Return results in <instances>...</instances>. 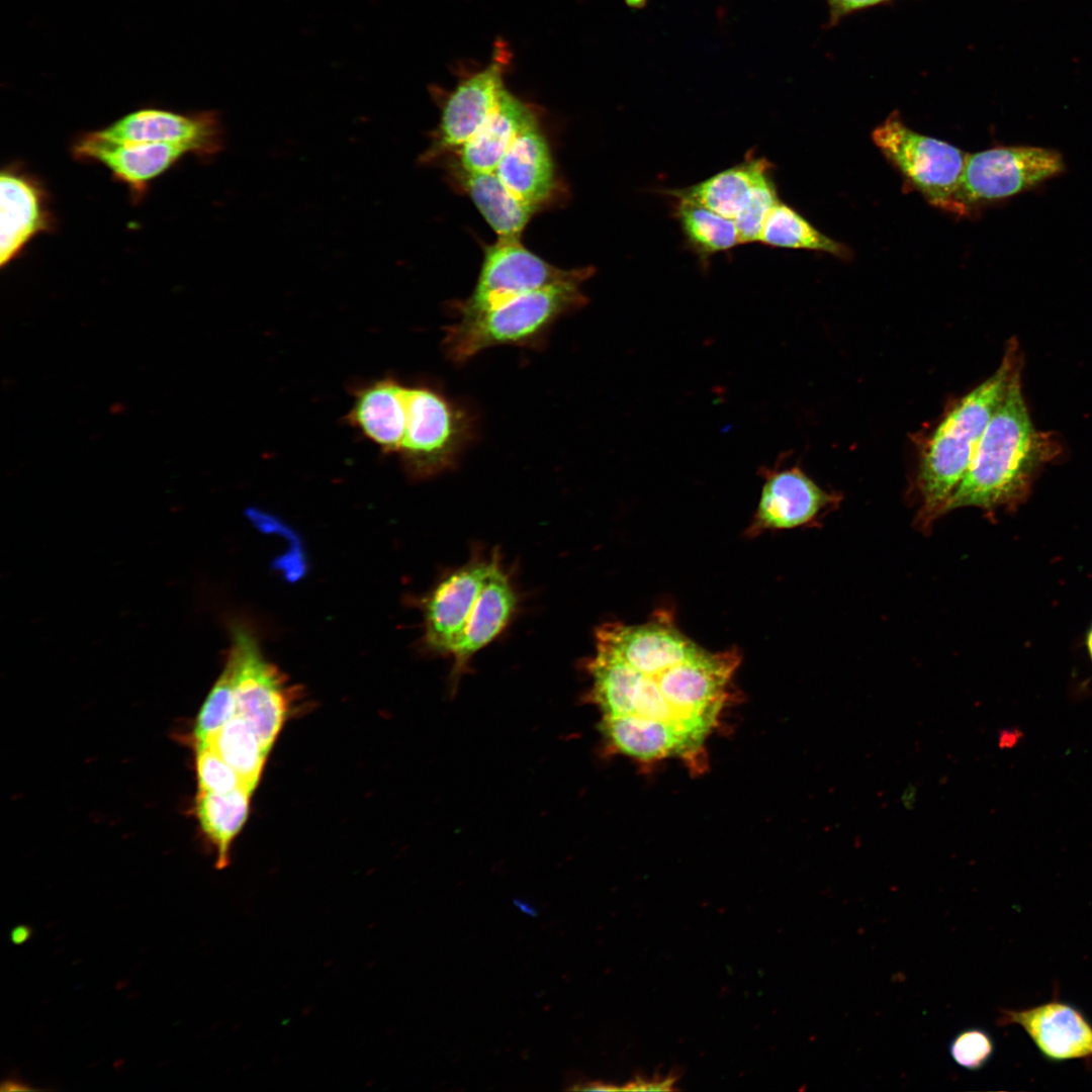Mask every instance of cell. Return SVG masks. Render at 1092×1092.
I'll return each mask as SVG.
<instances>
[{
  "label": "cell",
  "mask_w": 1092,
  "mask_h": 1092,
  "mask_svg": "<svg viewBox=\"0 0 1092 1092\" xmlns=\"http://www.w3.org/2000/svg\"><path fill=\"white\" fill-rule=\"evenodd\" d=\"M1049 433L1035 429L1022 392L1021 368L1012 376L945 513L966 507L987 512L1025 500L1036 474L1059 454Z\"/></svg>",
  "instance_id": "obj_1"
},
{
  "label": "cell",
  "mask_w": 1092,
  "mask_h": 1092,
  "mask_svg": "<svg viewBox=\"0 0 1092 1092\" xmlns=\"http://www.w3.org/2000/svg\"><path fill=\"white\" fill-rule=\"evenodd\" d=\"M1022 368L1016 340H1009L996 371L950 404L920 453L915 479L919 508L915 525L929 532L945 515L946 506L963 479L978 443L1014 373Z\"/></svg>",
  "instance_id": "obj_2"
},
{
  "label": "cell",
  "mask_w": 1092,
  "mask_h": 1092,
  "mask_svg": "<svg viewBox=\"0 0 1092 1092\" xmlns=\"http://www.w3.org/2000/svg\"><path fill=\"white\" fill-rule=\"evenodd\" d=\"M584 280L555 282L517 296L498 306L463 317L446 329L444 346L455 362L498 345H527L540 340L561 315L581 307Z\"/></svg>",
  "instance_id": "obj_3"
},
{
  "label": "cell",
  "mask_w": 1092,
  "mask_h": 1092,
  "mask_svg": "<svg viewBox=\"0 0 1092 1092\" xmlns=\"http://www.w3.org/2000/svg\"><path fill=\"white\" fill-rule=\"evenodd\" d=\"M1064 169L1058 152L1038 147H996L967 154L946 211L971 215L981 207L1035 187Z\"/></svg>",
  "instance_id": "obj_4"
},
{
  "label": "cell",
  "mask_w": 1092,
  "mask_h": 1092,
  "mask_svg": "<svg viewBox=\"0 0 1092 1092\" xmlns=\"http://www.w3.org/2000/svg\"><path fill=\"white\" fill-rule=\"evenodd\" d=\"M872 140L901 175L905 190L947 210L967 154L956 146L910 128L895 110L874 128Z\"/></svg>",
  "instance_id": "obj_5"
},
{
  "label": "cell",
  "mask_w": 1092,
  "mask_h": 1092,
  "mask_svg": "<svg viewBox=\"0 0 1092 1092\" xmlns=\"http://www.w3.org/2000/svg\"><path fill=\"white\" fill-rule=\"evenodd\" d=\"M225 668L236 699V714L256 731L269 751L289 711L292 691L283 673L263 655L254 634L242 627L233 630Z\"/></svg>",
  "instance_id": "obj_6"
},
{
  "label": "cell",
  "mask_w": 1092,
  "mask_h": 1092,
  "mask_svg": "<svg viewBox=\"0 0 1092 1092\" xmlns=\"http://www.w3.org/2000/svg\"><path fill=\"white\" fill-rule=\"evenodd\" d=\"M405 434L398 455L406 471L429 477L449 467L467 438L463 413L427 386H406Z\"/></svg>",
  "instance_id": "obj_7"
},
{
  "label": "cell",
  "mask_w": 1092,
  "mask_h": 1092,
  "mask_svg": "<svg viewBox=\"0 0 1092 1092\" xmlns=\"http://www.w3.org/2000/svg\"><path fill=\"white\" fill-rule=\"evenodd\" d=\"M589 267L560 269L525 248L520 238L498 239L486 248L484 260L470 296L459 305L460 318L498 306L542 286L566 280H585Z\"/></svg>",
  "instance_id": "obj_8"
},
{
  "label": "cell",
  "mask_w": 1092,
  "mask_h": 1092,
  "mask_svg": "<svg viewBox=\"0 0 1092 1092\" xmlns=\"http://www.w3.org/2000/svg\"><path fill=\"white\" fill-rule=\"evenodd\" d=\"M93 131L112 143L182 145L193 156L205 161L217 156L224 147L223 125L219 114L213 110L180 113L158 107H143Z\"/></svg>",
  "instance_id": "obj_9"
},
{
  "label": "cell",
  "mask_w": 1092,
  "mask_h": 1092,
  "mask_svg": "<svg viewBox=\"0 0 1092 1092\" xmlns=\"http://www.w3.org/2000/svg\"><path fill=\"white\" fill-rule=\"evenodd\" d=\"M842 496L819 486L801 468L765 469L760 498L747 534L814 526Z\"/></svg>",
  "instance_id": "obj_10"
},
{
  "label": "cell",
  "mask_w": 1092,
  "mask_h": 1092,
  "mask_svg": "<svg viewBox=\"0 0 1092 1092\" xmlns=\"http://www.w3.org/2000/svg\"><path fill=\"white\" fill-rule=\"evenodd\" d=\"M493 49L488 65L461 81L446 99L433 150L460 148L496 108L511 55L504 40Z\"/></svg>",
  "instance_id": "obj_11"
},
{
  "label": "cell",
  "mask_w": 1092,
  "mask_h": 1092,
  "mask_svg": "<svg viewBox=\"0 0 1092 1092\" xmlns=\"http://www.w3.org/2000/svg\"><path fill=\"white\" fill-rule=\"evenodd\" d=\"M0 200V266L3 268L35 237L53 232L56 218L44 185L18 163L2 168Z\"/></svg>",
  "instance_id": "obj_12"
},
{
  "label": "cell",
  "mask_w": 1092,
  "mask_h": 1092,
  "mask_svg": "<svg viewBox=\"0 0 1092 1092\" xmlns=\"http://www.w3.org/2000/svg\"><path fill=\"white\" fill-rule=\"evenodd\" d=\"M996 1023L1020 1026L1048 1061L1092 1064V1024L1067 1002L1054 999L1023 1009L1003 1008Z\"/></svg>",
  "instance_id": "obj_13"
},
{
  "label": "cell",
  "mask_w": 1092,
  "mask_h": 1092,
  "mask_svg": "<svg viewBox=\"0 0 1092 1092\" xmlns=\"http://www.w3.org/2000/svg\"><path fill=\"white\" fill-rule=\"evenodd\" d=\"M72 155L78 161L103 165L115 180L128 188L132 200L140 201L154 179L192 153L182 145L119 144L86 131L73 143Z\"/></svg>",
  "instance_id": "obj_14"
},
{
  "label": "cell",
  "mask_w": 1092,
  "mask_h": 1092,
  "mask_svg": "<svg viewBox=\"0 0 1092 1092\" xmlns=\"http://www.w3.org/2000/svg\"><path fill=\"white\" fill-rule=\"evenodd\" d=\"M490 559H474L442 579L423 603L424 642L437 653L453 649L483 586Z\"/></svg>",
  "instance_id": "obj_15"
},
{
  "label": "cell",
  "mask_w": 1092,
  "mask_h": 1092,
  "mask_svg": "<svg viewBox=\"0 0 1092 1092\" xmlns=\"http://www.w3.org/2000/svg\"><path fill=\"white\" fill-rule=\"evenodd\" d=\"M405 388L395 378L386 376L353 389L347 421L382 453L399 452L406 425Z\"/></svg>",
  "instance_id": "obj_16"
},
{
  "label": "cell",
  "mask_w": 1092,
  "mask_h": 1092,
  "mask_svg": "<svg viewBox=\"0 0 1092 1092\" xmlns=\"http://www.w3.org/2000/svg\"><path fill=\"white\" fill-rule=\"evenodd\" d=\"M516 606L517 595L510 577L499 558L492 556L483 586L450 653L455 673L462 671L470 658L505 629Z\"/></svg>",
  "instance_id": "obj_17"
},
{
  "label": "cell",
  "mask_w": 1092,
  "mask_h": 1092,
  "mask_svg": "<svg viewBox=\"0 0 1092 1092\" xmlns=\"http://www.w3.org/2000/svg\"><path fill=\"white\" fill-rule=\"evenodd\" d=\"M536 124L531 107L506 88L496 108L460 147L462 170L494 172L516 139Z\"/></svg>",
  "instance_id": "obj_18"
},
{
  "label": "cell",
  "mask_w": 1092,
  "mask_h": 1092,
  "mask_svg": "<svg viewBox=\"0 0 1092 1092\" xmlns=\"http://www.w3.org/2000/svg\"><path fill=\"white\" fill-rule=\"evenodd\" d=\"M494 173L526 204L537 208L550 197L554 188L553 162L537 124L516 139Z\"/></svg>",
  "instance_id": "obj_19"
},
{
  "label": "cell",
  "mask_w": 1092,
  "mask_h": 1092,
  "mask_svg": "<svg viewBox=\"0 0 1092 1092\" xmlns=\"http://www.w3.org/2000/svg\"><path fill=\"white\" fill-rule=\"evenodd\" d=\"M770 172L772 165L768 160L748 155L742 162L699 183L666 189L664 193L674 199L695 202L734 220L745 207L755 185Z\"/></svg>",
  "instance_id": "obj_20"
},
{
  "label": "cell",
  "mask_w": 1092,
  "mask_h": 1092,
  "mask_svg": "<svg viewBox=\"0 0 1092 1092\" xmlns=\"http://www.w3.org/2000/svg\"><path fill=\"white\" fill-rule=\"evenodd\" d=\"M463 187L498 239L520 238L536 207L514 196L494 172L462 173Z\"/></svg>",
  "instance_id": "obj_21"
},
{
  "label": "cell",
  "mask_w": 1092,
  "mask_h": 1092,
  "mask_svg": "<svg viewBox=\"0 0 1092 1092\" xmlns=\"http://www.w3.org/2000/svg\"><path fill=\"white\" fill-rule=\"evenodd\" d=\"M252 793L245 787L229 793L198 791L196 815L202 831L216 848L218 869L229 863L230 845L247 819Z\"/></svg>",
  "instance_id": "obj_22"
},
{
  "label": "cell",
  "mask_w": 1092,
  "mask_h": 1092,
  "mask_svg": "<svg viewBox=\"0 0 1092 1092\" xmlns=\"http://www.w3.org/2000/svg\"><path fill=\"white\" fill-rule=\"evenodd\" d=\"M673 215L689 249L702 262L741 244L733 219L700 204L675 199Z\"/></svg>",
  "instance_id": "obj_23"
},
{
  "label": "cell",
  "mask_w": 1092,
  "mask_h": 1092,
  "mask_svg": "<svg viewBox=\"0 0 1092 1092\" xmlns=\"http://www.w3.org/2000/svg\"><path fill=\"white\" fill-rule=\"evenodd\" d=\"M758 243L775 248L827 253L843 260L852 257V252L846 245L821 233L795 208L783 201L769 212Z\"/></svg>",
  "instance_id": "obj_24"
},
{
  "label": "cell",
  "mask_w": 1092,
  "mask_h": 1092,
  "mask_svg": "<svg viewBox=\"0 0 1092 1092\" xmlns=\"http://www.w3.org/2000/svg\"><path fill=\"white\" fill-rule=\"evenodd\" d=\"M203 745H209L254 791L269 751L244 718L236 714Z\"/></svg>",
  "instance_id": "obj_25"
},
{
  "label": "cell",
  "mask_w": 1092,
  "mask_h": 1092,
  "mask_svg": "<svg viewBox=\"0 0 1092 1092\" xmlns=\"http://www.w3.org/2000/svg\"><path fill=\"white\" fill-rule=\"evenodd\" d=\"M236 715V699L233 679L224 667L221 675L206 698L196 719L194 736L196 746L203 745Z\"/></svg>",
  "instance_id": "obj_26"
},
{
  "label": "cell",
  "mask_w": 1092,
  "mask_h": 1092,
  "mask_svg": "<svg viewBox=\"0 0 1092 1092\" xmlns=\"http://www.w3.org/2000/svg\"><path fill=\"white\" fill-rule=\"evenodd\" d=\"M781 201L772 172L754 187L745 207L734 219L741 244L759 242L764 222L771 209Z\"/></svg>",
  "instance_id": "obj_27"
},
{
  "label": "cell",
  "mask_w": 1092,
  "mask_h": 1092,
  "mask_svg": "<svg viewBox=\"0 0 1092 1092\" xmlns=\"http://www.w3.org/2000/svg\"><path fill=\"white\" fill-rule=\"evenodd\" d=\"M196 752L199 791L229 793L241 787L247 788L237 771L209 745L196 746Z\"/></svg>",
  "instance_id": "obj_28"
},
{
  "label": "cell",
  "mask_w": 1092,
  "mask_h": 1092,
  "mask_svg": "<svg viewBox=\"0 0 1092 1092\" xmlns=\"http://www.w3.org/2000/svg\"><path fill=\"white\" fill-rule=\"evenodd\" d=\"M994 1053L991 1035L980 1027H969L957 1033L949 1043L952 1060L962 1068L975 1071L983 1068Z\"/></svg>",
  "instance_id": "obj_29"
},
{
  "label": "cell",
  "mask_w": 1092,
  "mask_h": 1092,
  "mask_svg": "<svg viewBox=\"0 0 1092 1092\" xmlns=\"http://www.w3.org/2000/svg\"><path fill=\"white\" fill-rule=\"evenodd\" d=\"M829 9V19L826 27H833L839 21L859 10L873 6L890 3L893 0H825Z\"/></svg>",
  "instance_id": "obj_30"
},
{
  "label": "cell",
  "mask_w": 1092,
  "mask_h": 1092,
  "mask_svg": "<svg viewBox=\"0 0 1092 1092\" xmlns=\"http://www.w3.org/2000/svg\"><path fill=\"white\" fill-rule=\"evenodd\" d=\"M672 1084H673V1079L667 1078V1079L663 1080L662 1082H656L655 1081V1082L648 1083V1082L638 1081L636 1083H631L630 1085H628L627 1087H625L623 1089H626V1090H668V1089H670Z\"/></svg>",
  "instance_id": "obj_31"
},
{
  "label": "cell",
  "mask_w": 1092,
  "mask_h": 1092,
  "mask_svg": "<svg viewBox=\"0 0 1092 1092\" xmlns=\"http://www.w3.org/2000/svg\"><path fill=\"white\" fill-rule=\"evenodd\" d=\"M32 934V930L27 925H18L14 927L10 933V938L14 944H21L25 942Z\"/></svg>",
  "instance_id": "obj_32"
},
{
  "label": "cell",
  "mask_w": 1092,
  "mask_h": 1092,
  "mask_svg": "<svg viewBox=\"0 0 1092 1092\" xmlns=\"http://www.w3.org/2000/svg\"><path fill=\"white\" fill-rule=\"evenodd\" d=\"M31 1089L32 1088L30 1086L15 1078H7L5 1081L2 1082L1 1086L2 1091H26Z\"/></svg>",
  "instance_id": "obj_33"
},
{
  "label": "cell",
  "mask_w": 1092,
  "mask_h": 1092,
  "mask_svg": "<svg viewBox=\"0 0 1092 1092\" xmlns=\"http://www.w3.org/2000/svg\"><path fill=\"white\" fill-rule=\"evenodd\" d=\"M574 1089H576V1090H587V1091H610V1090H620L622 1088H617V1087H615L613 1085H610V1084L607 1085V1084L601 1083V1082H593V1083H587V1084H585L583 1086H580V1087H575Z\"/></svg>",
  "instance_id": "obj_34"
},
{
  "label": "cell",
  "mask_w": 1092,
  "mask_h": 1092,
  "mask_svg": "<svg viewBox=\"0 0 1092 1092\" xmlns=\"http://www.w3.org/2000/svg\"><path fill=\"white\" fill-rule=\"evenodd\" d=\"M515 903H516L517 907L522 912L526 913L527 915L536 916L537 913H538L536 908L534 906L529 905L528 903L522 902L520 900H515Z\"/></svg>",
  "instance_id": "obj_35"
},
{
  "label": "cell",
  "mask_w": 1092,
  "mask_h": 1092,
  "mask_svg": "<svg viewBox=\"0 0 1092 1092\" xmlns=\"http://www.w3.org/2000/svg\"><path fill=\"white\" fill-rule=\"evenodd\" d=\"M1086 646L1092 660V626L1090 627L1086 635Z\"/></svg>",
  "instance_id": "obj_36"
},
{
  "label": "cell",
  "mask_w": 1092,
  "mask_h": 1092,
  "mask_svg": "<svg viewBox=\"0 0 1092 1092\" xmlns=\"http://www.w3.org/2000/svg\"><path fill=\"white\" fill-rule=\"evenodd\" d=\"M627 2H628V3H629V5H631V6H641V2H643V3H644V2H645V0H627Z\"/></svg>",
  "instance_id": "obj_37"
}]
</instances>
